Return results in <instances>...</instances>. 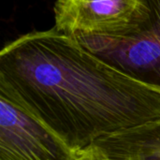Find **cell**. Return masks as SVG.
<instances>
[{
    "mask_svg": "<svg viewBox=\"0 0 160 160\" xmlns=\"http://www.w3.org/2000/svg\"><path fill=\"white\" fill-rule=\"evenodd\" d=\"M0 97L72 150L160 118V90L138 82L57 31H33L0 52Z\"/></svg>",
    "mask_w": 160,
    "mask_h": 160,
    "instance_id": "1",
    "label": "cell"
},
{
    "mask_svg": "<svg viewBox=\"0 0 160 160\" xmlns=\"http://www.w3.org/2000/svg\"><path fill=\"white\" fill-rule=\"evenodd\" d=\"M73 38L108 65L160 90V0H142L135 20L119 35Z\"/></svg>",
    "mask_w": 160,
    "mask_h": 160,
    "instance_id": "2",
    "label": "cell"
},
{
    "mask_svg": "<svg viewBox=\"0 0 160 160\" xmlns=\"http://www.w3.org/2000/svg\"><path fill=\"white\" fill-rule=\"evenodd\" d=\"M0 160H90L40 121L0 97Z\"/></svg>",
    "mask_w": 160,
    "mask_h": 160,
    "instance_id": "3",
    "label": "cell"
},
{
    "mask_svg": "<svg viewBox=\"0 0 160 160\" xmlns=\"http://www.w3.org/2000/svg\"><path fill=\"white\" fill-rule=\"evenodd\" d=\"M142 0H57L54 28L70 37L114 36L135 20Z\"/></svg>",
    "mask_w": 160,
    "mask_h": 160,
    "instance_id": "4",
    "label": "cell"
},
{
    "mask_svg": "<svg viewBox=\"0 0 160 160\" xmlns=\"http://www.w3.org/2000/svg\"><path fill=\"white\" fill-rule=\"evenodd\" d=\"M86 152L90 160H160V118L103 136Z\"/></svg>",
    "mask_w": 160,
    "mask_h": 160,
    "instance_id": "5",
    "label": "cell"
}]
</instances>
